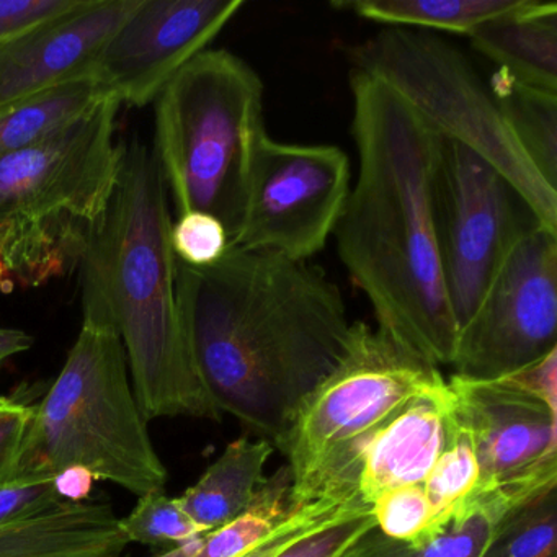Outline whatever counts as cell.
<instances>
[{"label":"cell","instance_id":"obj_1","mask_svg":"<svg viewBox=\"0 0 557 557\" xmlns=\"http://www.w3.org/2000/svg\"><path fill=\"white\" fill-rule=\"evenodd\" d=\"M175 283L182 331L211 399L276 442L347 348L341 289L305 260L239 247L205 269L177 260Z\"/></svg>","mask_w":557,"mask_h":557},{"label":"cell","instance_id":"obj_2","mask_svg":"<svg viewBox=\"0 0 557 557\" xmlns=\"http://www.w3.org/2000/svg\"><path fill=\"white\" fill-rule=\"evenodd\" d=\"M350 87L360 171L334 231L338 256L381 331L435 367L451 364L458 329L433 213L442 138L373 77L351 70Z\"/></svg>","mask_w":557,"mask_h":557},{"label":"cell","instance_id":"obj_3","mask_svg":"<svg viewBox=\"0 0 557 557\" xmlns=\"http://www.w3.org/2000/svg\"><path fill=\"white\" fill-rule=\"evenodd\" d=\"M168 197L152 149L125 146L112 200L77 267L83 318L109 322L122 338L146 419L220 420L182 331Z\"/></svg>","mask_w":557,"mask_h":557},{"label":"cell","instance_id":"obj_4","mask_svg":"<svg viewBox=\"0 0 557 557\" xmlns=\"http://www.w3.org/2000/svg\"><path fill=\"white\" fill-rule=\"evenodd\" d=\"M120 109L107 97L66 128L0 161V259L12 285L37 288L79 267L119 181Z\"/></svg>","mask_w":557,"mask_h":557},{"label":"cell","instance_id":"obj_5","mask_svg":"<svg viewBox=\"0 0 557 557\" xmlns=\"http://www.w3.org/2000/svg\"><path fill=\"white\" fill-rule=\"evenodd\" d=\"M263 84L236 54L207 50L154 100V154L178 216L201 211L239 236L257 148Z\"/></svg>","mask_w":557,"mask_h":557},{"label":"cell","instance_id":"obj_6","mask_svg":"<svg viewBox=\"0 0 557 557\" xmlns=\"http://www.w3.org/2000/svg\"><path fill=\"white\" fill-rule=\"evenodd\" d=\"M21 462L54 474L87 469L138 497L165 491L168 469L129 383L122 338L109 322L83 318L63 370L35 409Z\"/></svg>","mask_w":557,"mask_h":557},{"label":"cell","instance_id":"obj_7","mask_svg":"<svg viewBox=\"0 0 557 557\" xmlns=\"http://www.w3.org/2000/svg\"><path fill=\"white\" fill-rule=\"evenodd\" d=\"M354 70L386 86L440 138L494 165L541 224L557 233V190L550 187L505 123L487 83L468 58L432 32L386 27L348 50Z\"/></svg>","mask_w":557,"mask_h":557},{"label":"cell","instance_id":"obj_8","mask_svg":"<svg viewBox=\"0 0 557 557\" xmlns=\"http://www.w3.org/2000/svg\"><path fill=\"white\" fill-rule=\"evenodd\" d=\"M445 384L438 367L380 327L354 322L341 361L306 397L275 442L288 459L293 504H301L315 479L358 440Z\"/></svg>","mask_w":557,"mask_h":557},{"label":"cell","instance_id":"obj_9","mask_svg":"<svg viewBox=\"0 0 557 557\" xmlns=\"http://www.w3.org/2000/svg\"><path fill=\"white\" fill-rule=\"evenodd\" d=\"M433 213L443 278L459 334L515 244L543 224L494 165L443 138L433 175Z\"/></svg>","mask_w":557,"mask_h":557},{"label":"cell","instance_id":"obj_10","mask_svg":"<svg viewBox=\"0 0 557 557\" xmlns=\"http://www.w3.org/2000/svg\"><path fill=\"white\" fill-rule=\"evenodd\" d=\"M556 348L557 233L536 226L515 244L459 331L451 367L466 380H502Z\"/></svg>","mask_w":557,"mask_h":557},{"label":"cell","instance_id":"obj_11","mask_svg":"<svg viewBox=\"0 0 557 557\" xmlns=\"http://www.w3.org/2000/svg\"><path fill=\"white\" fill-rule=\"evenodd\" d=\"M350 188V161L337 146L285 145L265 135L231 247L308 262L334 234Z\"/></svg>","mask_w":557,"mask_h":557},{"label":"cell","instance_id":"obj_12","mask_svg":"<svg viewBox=\"0 0 557 557\" xmlns=\"http://www.w3.org/2000/svg\"><path fill=\"white\" fill-rule=\"evenodd\" d=\"M448 387L478 456V494L524 502L557 485V409L505 380L453 374Z\"/></svg>","mask_w":557,"mask_h":557},{"label":"cell","instance_id":"obj_13","mask_svg":"<svg viewBox=\"0 0 557 557\" xmlns=\"http://www.w3.org/2000/svg\"><path fill=\"white\" fill-rule=\"evenodd\" d=\"M243 8V0H141L103 48L94 76L122 106H151Z\"/></svg>","mask_w":557,"mask_h":557},{"label":"cell","instance_id":"obj_14","mask_svg":"<svg viewBox=\"0 0 557 557\" xmlns=\"http://www.w3.org/2000/svg\"><path fill=\"white\" fill-rule=\"evenodd\" d=\"M449 394L445 386L417 397L386 423L358 440L315 479L305 502L354 497L371 505L394 488L423 484L445 448Z\"/></svg>","mask_w":557,"mask_h":557},{"label":"cell","instance_id":"obj_15","mask_svg":"<svg viewBox=\"0 0 557 557\" xmlns=\"http://www.w3.org/2000/svg\"><path fill=\"white\" fill-rule=\"evenodd\" d=\"M141 0H81L74 11L0 41V112L83 77Z\"/></svg>","mask_w":557,"mask_h":557},{"label":"cell","instance_id":"obj_16","mask_svg":"<svg viewBox=\"0 0 557 557\" xmlns=\"http://www.w3.org/2000/svg\"><path fill=\"white\" fill-rule=\"evenodd\" d=\"M472 47L513 79L557 92V4L523 0L469 37Z\"/></svg>","mask_w":557,"mask_h":557},{"label":"cell","instance_id":"obj_17","mask_svg":"<svg viewBox=\"0 0 557 557\" xmlns=\"http://www.w3.org/2000/svg\"><path fill=\"white\" fill-rule=\"evenodd\" d=\"M273 453L270 440L239 438L230 443L200 479L177 497L188 517L207 531L216 530L243 513L265 481Z\"/></svg>","mask_w":557,"mask_h":557},{"label":"cell","instance_id":"obj_18","mask_svg":"<svg viewBox=\"0 0 557 557\" xmlns=\"http://www.w3.org/2000/svg\"><path fill=\"white\" fill-rule=\"evenodd\" d=\"M518 504L498 492L478 494L425 540H393L374 527L344 557H481L497 521Z\"/></svg>","mask_w":557,"mask_h":557},{"label":"cell","instance_id":"obj_19","mask_svg":"<svg viewBox=\"0 0 557 557\" xmlns=\"http://www.w3.org/2000/svg\"><path fill=\"white\" fill-rule=\"evenodd\" d=\"M523 0H345L332 8L387 27L471 37L479 27L510 14Z\"/></svg>","mask_w":557,"mask_h":557},{"label":"cell","instance_id":"obj_20","mask_svg":"<svg viewBox=\"0 0 557 557\" xmlns=\"http://www.w3.org/2000/svg\"><path fill=\"white\" fill-rule=\"evenodd\" d=\"M487 86L521 151L557 190V92L528 86L500 70Z\"/></svg>","mask_w":557,"mask_h":557},{"label":"cell","instance_id":"obj_21","mask_svg":"<svg viewBox=\"0 0 557 557\" xmlns=\"http://www.w3.org/2000/svg\"><path fill=\"white\" fill-rule=\"evenodd\" d=\"M107 97L96 76H87L2 110L0 161L66 128Z\"/></svg>","mask_w":557,"mask_h":557},{"label":"cell","instance_id":"obj_22","mask_svg":"<svg viewBox=\"0 0 557 557\" xmlns=\"http://www.w3.org/2000/svg\"><path fill=\"white\" fill-rule=\"evenodd\" d=\"M293 478L288 466L276 469L257 491L249 507L230 523L200 537L191 557H237L265 540L293 510Z\"/></svg>","mask_w":557,"mask_h":557},{"label":"cell","instance_id":"obj_23","mask_svg":"<svg viewBox=\"0 0 557 557\" xmlns=\"http://www.w3.org/2000/svg\"><path fill=\"white\" fill-rule=\"evenodd\" d=\"M481 557H557V485L511 507Z\"/></svg>","mask_w":557,"mask_h":557},{"label":"cell","instance_id":"obj_24","mask_svg":"<svg viewBox=\"0 0 557 557\" xmlns=\"http://www.w3.org/2000/svg\"><path fill=\"white\" fill-rule=\"evenodd\" d=\"M479 481L481 471L474 445L469 430L456 413L451 399L445 448L423 482L440 523H446L456 508L475 497Z\"/></svg>","mask_w":557,"mask_h":557},{"label":"cell","instance_id":"obj_25","mask_svg":"<svg viewBox=\"0 0 557 557\" xmlns=\"http://www.w3.org/2000/svg\"><path fill=\"white\" fill-rule=\"evenodd\" d=\"M120 528L128 543L169 549L184 546L208 533L188 517L177 498L161 491L141 495L133 511L120 518Z\"/></svg>","mask_w":557,"mask_h":557},{"label":"cell","instance_id":"obj_26","mask_svg":"<svg viewBox=\"0 0 557 557\" xmlns=\"http://www.w3.org/2000/svg\"><path fill=\"white\" fill-rule=\"evenodd\" d=\"M371 515L384 536L407 543L425 540L445 524L436 518L423 484L386 492L371 505Z\"/></svg>","mask_w":557,"mask_h":557},{"label":"cell","instance_id":"obj_27","mask_svg":"<svg viewBox=\"0 0 557 557\" xmlns=\"http://www.w3.org/2000/svg\"><path fill=\"white\" fill-rule=\"evenodd\" d=\"M67 504L57 488V474L45 466L21 462L0 479V527L40 517Z\"/></svg>","mask_w":557,"mask_h":557},{"label":"cell","instance_id":"obj_28","mask_svg":"<svg viewBox=\"0 0 557 557\" xmlns=\"http://www.w3.org/2000/svg\"><path fill=\"white\" fill-rule=\"evenodd\" d=\"M360 508L370 507L354 497H321L295 504L288 517L265 540L237 557H276L299 537Z\"/></svg>","mask_w":557,"mask_h":557},{"label":"cell","instance_id":"obj_29","mask_svg":"<svg viewBox=\"0 0 557 557\" xmlns=\"http://www.w3.org/2000/svg\"><path fill=\"white\" fill-rule=\"evenodd\" d=\"M171 247L178 262L205 269L220 262L231 243L220 220L201 211H188L172 223Z\"/></svg>","mask_w":557,"mask_h":557},{"label":"cell","instance_id":"obj_30","mask_svg":"<svg viewBox=\"0 0 557 557\" xmlns=\"http://www.w3.org/2000/svg\"><path fill=\"white\" fill-rule=\"evenodd\" d=\"M374 527L371 508H360L299 537L276 557H344Z\"/></svg>","mask_w":557,"mask_h":557},{"label":"cell","instance_id":"obj_31","mask_svg":"<svg viewBox=\"0 0 557 557\" xmlns=\"http://www.w3.org/2000/svg\"><path fill=\"white\" fill-rule=\"evenodd\" d=\"M81 0H0V41L74 11Z\"/></svg>","mask_w":557,"mask_h":557},{"label":"cell","instance_id":"obj_32","mask_svg":"<svg viewBox=\"0 0 557 557\" xmlns=\"http://www.w3.org/2000/svg\"><path fill=\"white\" fill-rule=\"evenodd\" d=\"M34 413L35 407L0 396V479L17 471Z\"/></svg>","mask_w":557,"mask_h":557},{"label":"cell","instance_id":"obj_33","mask_svg":"<svg viewBox=\"0 0 557 557\" xmlns=\"http://www.w3.org/2000/svg\"><path fill=\"white\" fill-rule=\"evenodd\" d=\"M502 380L557 409V348L530 367Z\"/></svg>","mask_w":557,"mask_h":557},{"label":"cell","instance_id":"obj_34","mask_svg":"<svg viewBox=\"0 0 557 557\" xmlns=\"http://www.w3.org/2000/svg\"><path fill=\"white\" fill-rule=\"evenodd\" d=\"M94 478L92 472L83 468H71L57 474V488L61 497L70 504H79L86 500L92 492Z\"/></svg>","mask_w":557,"mask_h":557},{"label":"cell","instance_id":"obj_35","mask_svg":"<svg viewBox=\"0 0 557 557\" xmlns=\"http://www.w3.org/2000/svg\"><path fill=\"white\" fill-rule=\"evenodd\" d=\"M35 338L21 329L0 327V368L14 355L34 347Z\"/></svg>","mask_w":557,"mask_h":557},{"label":"cell","instance_id":"obj_36","mask_svg":"<svg viewBox=\"0 0 557 557\" xmlns=\"http://www.w3.org/2000/svg\"><path fill=\"white\" fill-rule=\"evenodd\" d=\"M198 544H200V537L198 540L190 541V543L184 544L181 547H174V549H168L161 556L156 557H191L197 550Z\"/></svg>","mask_w":557,"mask_h":557},{"label":"cell","instance_id":"obj_37","mask_svg":"<svg viewBox=\"0 0 557 557\" xmlns=\"http://www.w3.org/2000/svg\"><path fill=\"white\" fill-rule=\"evenodd\" d=\"M5 280H8V269H5L4 260L0 259V288L4 286Z\"/></svg>","mask_w":557,"mask_h":557}]
</instances>
